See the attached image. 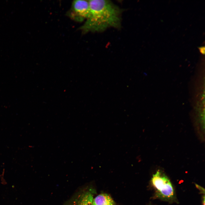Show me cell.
Instances as JSON below:
<instances>
[{
	"mask_svg": "<svg viewBox=\"0 0 205 205\" xmlns=\"http://www.w3.org/2000/svg\"><path fill=\"white\" fill-rule=\"evenodd\" d=\"M93 199L92 193L88 191H79L65 205H92Z\"/></svg>",
	"mask_w": 205,
	"mask_h": 205,
	"instance_id": "obj_4",
	"label": "cell"
},
{
	"mask_svg": "<svg viewBox=\"0 0 205 205\" xmlns=\"http://www.w3.org/2000/svg\"><path fill=\"white\" fill-rule=\"evenodd\" d=\"M69 13L70 17L75 20L80 21L87 19L90 15L89 1H73Z\"/></svg>",
	"mask_w": 205,
	"mask_h": 205,
	"instance_id": "obj_3",
	"label": "cell"
},
{
	"mask_svg": "<svg viewBox=\"0 0 205 205\" xmlns=\"http://www.w3.org/2000/svg\"><path fill=\"white\" fill-rule=\"evenodd\" d=\"M89 1L90 15L81 28L84 32H102L109 27L120 26V9L109 0Z\"/></svg>",
	"mask_w": 205,
	"mask_h": 205,
	"instance_id": "obj_1",
	"label": "cell"
},
{
	"mask_svg": "<svg viewBox=\"0 0 205 205\" xmlns=\"http://www.w3.org/2000/svg\"><path fill=\"white\" fill-rule=\"evenodd\" d=\"M114 202L108 194H101L93 198L92 205H114Z\"/></svg>",
	"mask_w": 205,
	"mask_h": 205,
	"instance_id": "obj_5",
	"label": "cell"
},
{
	"mask_svg": "<svg viewBox=\"0 0 205 205\" xmlns=\"http://www.w3.org/2000/svg\"><path fill=\"white\" fill-rule=\"evenodd\" d=\"M200 52L203 54H204L205 53V47L202 46L198 48Z\"/></svg>",
	"mask_w": 205,
	"mask_h": 205,
	"instance_id": "obj_6",
	"label": "cell"
},
{
	"mask_svg": "<svg viewBox=\"0 0 205 205\" xmlns=\"http://www.w3.org/2000/svg\"><path fill=\"white\" fill-rule=\"evenodd\" d=\"M151 182L156 190L157 196L165 199L173 198L174 190L172 184L164 174L159 171H157L153 175Z\"/></svg>",
	"mask_w": 205,
	"mask_h": 205,
	"instance_id": "obj_2",
	"label": "cell"
}]
</instances>
